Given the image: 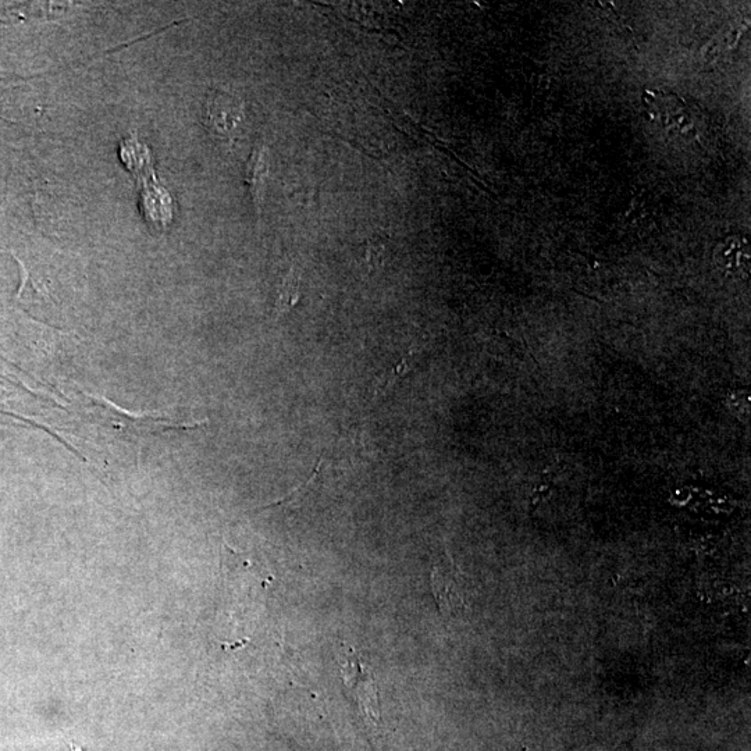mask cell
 <instances>
[{
  "mask_svg": "<svg viewBox=\"0 0 751 751\" xmlns=\"http://www.w3.org/2000/svg\"><path fill=\"white\" fill-rule=\"evenodd\" d=\"M242 110L240 99L227 92L213 91L206 99L205 116L217 133L227 134L234 130L242 120Z\"/></svg>",
  "mask_w": 751,
  "mask_h": 751,
  "instance_id": "cell-1",
  "label": "cell"
},
{
  "mask_svg": "<svg viewBox=\"0 0 751 751\" xmlns=\"http://www.w3.org/2000/svg\"><path fill=\"white\" fill-rule=\"evenodd\" d=\"M432 589L434 600L440 611L450 617H459L468 610L464 597L459 592L458 580L443 569L436 568L432 573Z\"/></svg>",
  "mask_w": 751,
  "mask_h": 751,
  "instance_id": "cell-2",
  "label": "cell"
},
{
  "mask_svg": "<svg viewBox=\"0 0 751 751\" xmlns=\"http://www.w3.org/2000/svg\"><path fill=\"white\" fill-rule=\"evenodd\" d=\"M88 397L91 398L92 402L103 411V414L108 415V421L112 423L113 427H116L117 430H120V432H123L124 429L128 425L133 426L134 432L138 433V429L140 427H144L145 430H148V432H152L153 429H159V427H165V429H169V427H176V429H183V427H194L190 425H184V423H173L172 419H163V418H145L141 419V421H138V419H128L124 418L123 415H121L120 409H117L115 405L110 404L108 400H98V398H94V395H88Z\"/></svg>",
  "mask_w": 751,
  "mask_h": 751,
  "instance_id": "cell-3",
  "label": "cell"
},
{
  "mask_svg": "<svg viewBox=\"0 0 751 751\" xmlns=\"http://www.w3.org/2000/svg\"><path fill=\"white\" fill-rule=\"evenodd\" d=\"M269 172L268 149L265 145H259L252 152L247 167V183L251 188L252 198L256 206L261 205L263 191H265V181Z\"/></svg>",
  "mask_w": 751,
  "mask_h": 751,
  "instance_id": "cell-4",
  "label": "cell"
},
{
  "mask_svg": "<svg viewBox=\"0 0 751 751\" xmlns=\"http://www.w3.org/2000/svg\"><path fill=\"white\" fill-rule=\"evenodd\" d=\"M301 273L295 268L288 272L281 283L276 309L279 316L286 315L300 301Z\"/></svg>",
  "mask_w": 751,
  "mask_h": 751,
  "instance_id": "cell-5",
  "label": "cell"
},
{
  "mask_svg": "<svg viewBox=\"0 0 751 751\" xmlns=\"http://www.w3.org/2000/svg\"><path fill=\"white\" fill-rule=\"evenodd\" d=\"M411 361L412 351L409 352V354L405 355V357L402 358L400 362L395 363L393 368L387 370V372H384L376 382L375 397L377 394L382 393V391H386L387 389H390L391 386H394V384L397 383L398 380H400L401 377L408 372L409 363H411Z\"/></svg>",
  "mask_w": 751,
  "mask_h": 751,
  "instance_id": "cell-6",
  "label": "cell"
}]
</instances>
